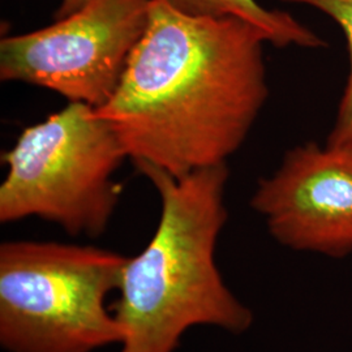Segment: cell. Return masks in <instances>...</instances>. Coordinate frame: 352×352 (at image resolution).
<instances>
[{"label": "cell", "mask_w": 352, "mask_h": 352, "mask_svg": "<svg viewBox=\"0 0 352 352\" xmlns=\"http://www.w3.org/2000/svg\"><path fill=\"white\" fill-rule=\"evenodd\" d=\"M174 8L190 16L238 17L251 23L266 34L273 46L322 49L327 42L314 30L302 25L289 12L267 10L257 0H167Z\"/></svg>", "instance_id": "52a82bcc"}, {"label": "cell", "mask_w": 352, "mask_h": 352, "mask_svg": "<svg viewBox=\"0 0 352 352\" xmlns=\"http://www.w3.org/2000/svg\"><path fill=\"white\" fill-rule=\"evenodd\" d=\"M251 206L289 250L331 258L351 254L352 148L295 146L258 182Z\"/></svg>", "instance_id": "8992f818"}, {"label": "cell", "mask_w": 352, "mask_h": 352, "mask_svg": "<svg viewBox=\"0 0 352 352\" xmlns=\"http://www.w3.org/2000/svg\"><path fill=\"white\" fill-rule=\"evenodd\" d=\"M128 158L109 122L87 103L25 128L1 154L8 171L0 186V222L41 218L72 236L98 238L122 196L113 179Z\"/></svg>", "instance_id": "277c9868"}, {"label": "cell", "mask_w": 352, "mask_h": 352, "mask_svg": "<svg viewBox=\"0 0 352 352\" xmlns=\"http://www.w3.org/2000/svg\"><path fill=\"white\" fill-rule=\"evenodd\" d=\"M157 190L161 214L146 247L128 257L113 314L124 329L119 352H175L189 329L243 334L251 309L228 289L215 260L226 226L227 164L174 176L136 164Z\"/></svg>", "instance_id": "7a4b0ae2"}, {"label": "cell", "mask_w": 352, "mask_h": 352, "mask_svg": "<svg viewBox=\"0 0 352 352\" xmlns=\"http://www.w3.org/2000/svg\"><path fill=\"white\" fill-rule=\"evenodd\" d=\"M128 257L93 245L8 240L0 245V346L7 352H94L120 346L107 299Z\"/></svg>", "instance_id": "3957f363"}, {"label": "cell", "mask_w": 352, "mask_h": 352, "mask_svg": "<svg viewBox=\"0 0 352 352\" xmlns=\"http://www.w3.org/2000/svg\"><path fill=\"white\" fill-rule=\"evenodd\" d=\"M286 3L302 4L325 13L333 19L344 33L349 50V77L340 98V107L331 128L327 145L352 148V0H282Z\"/></svg>", "instance_id": "ba28073f"}, {"label": "cell", "mask_w": 352, "mask_h": 352, "mask_svg": "<svg viewBox=\"0 0 352 352\" xmlns=\"http://www.w3.org/2000/svg\"><path fill=\"white\" fill-rule=\"evenodd\" d=\"M265 43L238 17L190 16L153 0L119 87L94 113L135 164L174 176L227 164L269 97Z\"/></svg>", "instance_id": "6da1fadb"}, {"label": "cell", "mask_w": 352, "mask_h": 352, "mask_svg": "<svg viewBox=\"0 0 352 352\" xmlns=\"http://www.w3.org/2000/svg\"><path fill=\"white\" fill-rule=\"evenodd\" d=\"M153 0H88L54 24L0 41L1 81L98 109L113 97L149 21Z\"/></svg>", "instance_id": "5b68a950"}, {"label": "cell", "mask_w": 352, "mask_h": 352, "mask_svg": "<svg viewBox=\"0 0 352 352\" xmlns=\"http://www.w3.org/2000/svg\"><path fill=\"white\" fill-rule=\"evenodd\" d=\"M87 3H88V0H62V4H60L59 10L56 11V14H55L56 20L77 12Z\"/></svg>", "instance_id": "9c48e42d"}]
</instances>
